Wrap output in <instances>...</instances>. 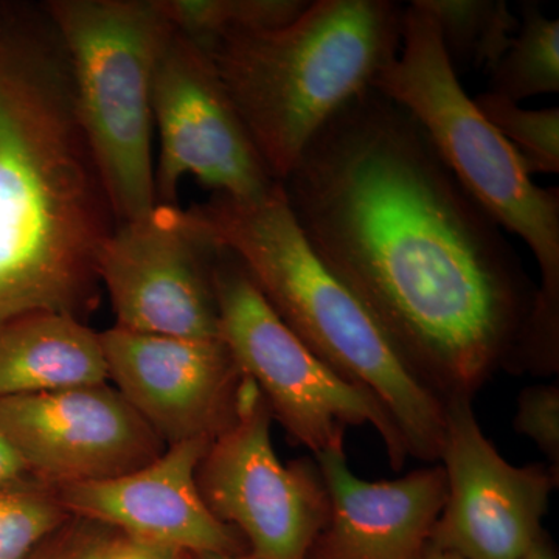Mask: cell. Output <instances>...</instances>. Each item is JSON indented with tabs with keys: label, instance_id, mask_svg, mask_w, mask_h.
Returning a JSON list of instances; mask_svg holds the SVG:
<instances>
[{
	"label": "cell",
	"instance_id": "obj_8",
	"mask_svg": "<svg viewBox=\"0 0 559 559\" xmlns=\"http://www.w3.org/2000/svg\"><path fill=\"white\" fill-rule=\"evenodd\" d=\"M271 423L266 400L245 377L235 418L198 465V488L209 510L240 533L253 559H308L329 520V492L318 463L280 462Z\"/></svg>",
	"mask_w": 559,
	"mask_h": 559
},
{
	"label": "cell",
	"instance_id": "obj_18",
	"mask_svg": "<svg viewBox=\"0 0 559 559\" xmlns=\"http://www.w3.org/2000/svg\"><path fill=\"white\" fill-rule=\"evenodd\" d=\"M489 91L520 105L559 92V20L538 3L520 7V27L499 61L488 70Z\"/></svg>",
	"mask_w": 559,
	"mask_h": 559
},
{
	"label": "cell",
	"instance_id": "obj_10",
	"mask_svg": "<svg viewBox=\"0 0 559 559\" xmlns=\"http://www.w3.org/2000/svg\"><path fill=\"white\" fill-rule=\"evenodd\" d=\"M151 110L160 138L154 170L157 204H176L187 175L237 200L264 197L280 183L267 171L207 51L173 27L154 66Z\"/></svg>",
	"mask_w": 559,
	"mask_h": 559
},
{
	"label": "cell",
	"instance_id": "obj_12",
	"mask_svg": "<svg viewBox=\"0 0 559 559\" xmlns=\"http://www.w3.org/2000/svg\"><path fill=\"white\" fill-rule=\"evenodd\" d=\"M0 429L33 477L50 488L116 479L167 450L108 384L0 399Z\"/></svg>",
	"mask_w": 559,
	"mask_h": 559
},
{
	"label": "cell",
	"instance_id": "obj_11",
	"mask_svg": "<svg viewBox=\"0 0 559 559\" xmlns=\"http://www.w3.org/2000/svg\"><path fill=\"white\" fill-rule=\"evenodd\" d=\"M448 499L432 544L463 559H521L540 539L558 477L539 463L514 466L481 430L469 399L447 401L440 454Z\"/></svg>",
	"mask_w": 559,
	"mask_h": 559
},
{
	"label": "cell",
	"instance_id": "obj_9",
	"mask_svg": "<svg viewBox=\"0 0 559 559\" xmlns=\"http://www.w3.org/2000/svg\"><path fill=\"white\" fill-rule=\"evenodd\" d=\"M221 250L193 207L157 204L139 218L117 224L97 263L117 329L223 340L215 293Z\"/></svg>",
	"mask_w": 559,
	"mask_h": 559
},
{
	"label": "cell",
	"instance_id": "obj_27",
	"mask_svg": "<svg viewBox=\"0 0 559 559\" xmlns=\"http://www.w3.org/2000/svg\"><path fill=\"white\" fill-rule=\"evenodd\" d=\"M425 559H463L457 554L450 550L437 549V547L430 546L428 554Z\"/></svg>",
	"mask_w": 559,
	"mask_h": 559
},
{
	"label": "cell",
	"instance_id": "obj_1",
	"mask_svg": "<svg viewBox=\"0 0 559 559\" xmlns=\"http://www.w3.org/2000/svg\"><path fill=\"white\" fill-rule=\"evenodd\" d=\"M282 187L312 253L441 399L514 370L538 289L406 109L364 91Z\"/></svg>",
	"mask_w": 559,
	"mask_h": 559
},
{
	"label": "cell",
	"instance_id": "obj_6",
	"mask_svg": "<svg viewBox=\"0 0 559 559\" xmlns=\"http://www.w3.org/2000/svg\"><path fill=\"white\" fill-rule=\"evenodd\" d=\"M68 51L76 108L117 221L157 205L154 183V66L170 22L157 0H47Z\"/></svg>",
	"mask_w": 559,
	"mask_h": 559
},
{
	"label": "cell",
	"instance_id": "obj_22",
	"mask_svg": "<svg viewBox=\"0 0 559 559\" xmlns=\"http://www.w3.org/2000/svg\"><path fill=\"white\" fill-rule=\"evenodd\" d=\"M514 429L528 437L549 459V468L559 471V388L533 385L522 390L514 415Z\"/></svg>",
	"mask_w": 559,
	"mask_h": 559
},
{
	"label": "cell",
	"instance_id": "obj_5",
	"mask_svg": "<svg viewBox=\"0 0 559 559\" xmlns=\"http://www.w3.org/2000/svg\"><path fill=\"white\" fill-rule=\"evenodd\" d=\"M371 90L421 124L459 182L492 221L532 250L540 286L516 369L551 374L559 366V190L544 189L513 146L477 110L454 72L428 11L414 0L404 10L395 60Z\"/></svg>",
	"mask_w": 559,
	"mask_h": 559
},
{
	"label": "cell",
	"instance_id": "obj_19",
	"mask_svg": "<svg viewBox=\"0 0 559 559\" xmlns=\"http://www.w3.org/2000/svg\"><path fill=\"white\" fill-rule=\"evenodd\" d=\"M175 31L207 50L234 33L283 27L307 9V0H157Z\"/></svg>",
	"mask_w": 559,
	"mask_h": 559
},
{
	"label": "cell",
	"instance_id": "obj_3",
	"mask_svg": "<svg viewBox=\"0 0 559 559\" xmlns=\"http://www.w3.org/2000/svg\"><path fill=\"white\" fill-rule=\"evenodd\" d=\"M193 209L305 347L380 401L399 426L409 457L440 460L447 401L419 377L355 294L312 253L282 183L255 200L215 193Z\"/></svg>",
	"mask_w": 559,
	"mask_h": 559
},
{
	"label": "cell",
	"instance_id": "obj_16",
	"mask_svg": "<svg viewBox=\"0 0 559 559\" xmlns=\"http://www.w3.org/2000/svg\"><path fill=\"white\" fill-rule=\"evenodd\" d=\"M109 380L100 333L83 320L35 312L0 325V399Z\"/></svg>",
	"mask_w": 559,
	"mask_h": 559
},
{
	"label": "cell",
	"instance_id": "obj_26",
	"mask_svg": "<svg viewBox=\"0 0 559 559\" xmlns=\"http://www.w3.org/2000/svg\"><path fill=\"white\" fill-rule=\"evenodd\" d=\"M521 559H557L555 558L554 551L550 550V547L544 543L543 539H539L532 549L528 550V554L525 555L524 558Z\"/></svg>",
	"mask_w": 559,
	"mask_h": 559
},
{
	"label": "cell",
	"instance_id": "obj_7",
	"mask_svg": "<svg viewBox=\"0 0 559 559\" xmlns=\"http://www.w3.org/2000/svg\"><path fill=\"white\" fill-rule=\"evenodd\" d=\"M215 293L221 337L290 439L318 455L344 448L352 426L369 425L381 437L392 468H403L409 457L406 443L380 401L305 347L224 248L215 267Z\"/></svg>",
	"mask_w": 559,
	"mask_h": 559
},
{
	"label": "cell",
	"instance_id": "obj_4",
	"mask_svg": "<svg viewBox=\"0 0 559 559\" xmlns=\"http://www.w3.org/2000/svg\"><path fill=\"white\" fill-rule=\"evenodd\" d=\"M404 10L392 0H314L283 27L234 33L204 50L277 182L395 60Z\"/></svg>",
	"mask_w": 559,
	"mask_h": 559
},
{
	"label": "cell",
	"instance_id": "obj_23",
	"mask_svg": "<svg viewBox=\"0 0 559 559\" xmlns=\"http://www.w3.org/2000/svg\"><path fill=\"white\" fill-rule=\"evenodd\" d=\"M105 525L70 518L44 540L31 559H95Z\"/></svg>",
	"mask_w": 559,
	"mask_h": 559
},
{
	"label": "cell",
	"instance_id": "obj_13",
	"mask_svg": "<svg viewBox=\"0 0 559 559\" xmlns=\"http://www.w3.org/2000/svg\"><path fill=\"white\" fill-rule=\"evenodd\" d=\"M100 340L109 380L167 447L213 440L235 418L245 374L223 340L117 326Z\"/></svg>",
	"mask_w": 559,
	"mask_h": 559
},
{
	"label": "cell",
	"instance_id": "obj_2",
	"mask_svg": "<svg viewBox=\"0 0 559 559\" xmlns=\"http://www.w3.org/2000/svg\"><path fill=\"white\" fill-rule=\"evenodd\" d=\"M117 224L49 11L0 0V325L95 310Z\"/></svg>",
	"mask_w": 559,
	"mask_h": 559
},
{
	"label": "cell",
	"instance_id": "obj_21",
	"mask_svg": "<svg viewBox=\"0 0 559 559\" xmlns=\"http://www.w3.org/2000/svg\"><path fill=\"white\" fill-rule=\"evenodd\" d=\"M70 518L55 489L40 481L0 489V559H31Z\"/></svg>",
	"mask_w": 559,
	"mask_h": 559
},
{
	"label": "cell",
	"instance_id": "obj_25",
	"mask_svg": "<svg viewBox=\"0 0 559 559\" xmlns=\"http://www.w3.org/2000/svg\"><path fill=\"white\" fill-rule=\"evenodd\" d=\"M35 477L0 429V489L36 484Z\"/></svg>",
	"mask_w": 559,
	"mask_h": 559
},
{
	"label": "cell",
	"instance_id": "obj_15",
	"mask_svg": "<svg viewBox=\"0 0 559 559\" xmlns=\"http://www.w3.org/2000/svg\"><path fill=\"white\" fill-rule=\"evenodd\" d=\"M314 459L330 511L308 559H425L447 506L443 466L369 481L352 473L344 448Z\"/></svg>",
	"mask_w": 559,
	"mask_h": 559
},
{
	"label": "cell",
	"instance_id": "obj_28",
	"mask_svg": "<svg viewBox=\"0 0 559 559\" xmlns=\"http://www.w3.org/2000/svg\"><path fill=\"white\" fill-rule=\"evenodd\" d=\"M187 559H253L249 554L230 555V557H221V555H189Z\"/></svg>",
	"mask_w": 559,
	"mask_h": 559
},
{
	"label": "cell",
	"instance_id": "obj_20",
	"mask_svg": "<svg viewBox=\"0 0 559 559\" xmlns=\"http://www.w3.org/2000/svg\"><path fill=\"white\" fill-rule=\"evenodd\" d=\"M484 119L513 146L530 175L559 171V108L524 109L509 98L484 92L473 98Z\"/></svg>",
	"mask_w": 559,
	"mask_h": 559
},
{
	"label": "cell",
	"instance_id": "obj_17",
	"mask_svg": "<svg viewBox=\"0 0 559 559\" xmlns=\"http://www.w3.org/2000/svg\"><path fill=\"white\" fill-rule=\"evenodd\" d=\"M439 32L454 72L491 69L520 27L503 0H418Z\"/></svg>",
	"mask_w": 559,
	"mask_h": 559
},
{
	"label": "cell",
	"instance_id": "obj_14",
	"mask_svg": "<svg viewBox=\"0 0 559 559\" xmlns=\"http://www.w3.org/2000/svg\"><path fill=\"white\" fill-rule=\"evenodd\" d=\"M210 439L180 441L160 457L116 479L53 488L73 518L128 538L187 555H245V539L202 499L197 469Z\"/></svg>",
	"mask_w": 559,
	"mask_h": 559
},
{
	"label": "cell",
	"instance_id": "obj_24",
	"mask_svg": "<svg viewBox=\"0 0 559 559\" xmlns=\"http://www.w3.org/2000/svg\"><path fill=\"white\" fill-rule=\"evenodd\" d=\"M180 551L148 546L121 535L116 530L105 527L95 559H187Z\"/></svg>",
	"mask_w": 559,
	"mask_h": 559
}]
</instances>
